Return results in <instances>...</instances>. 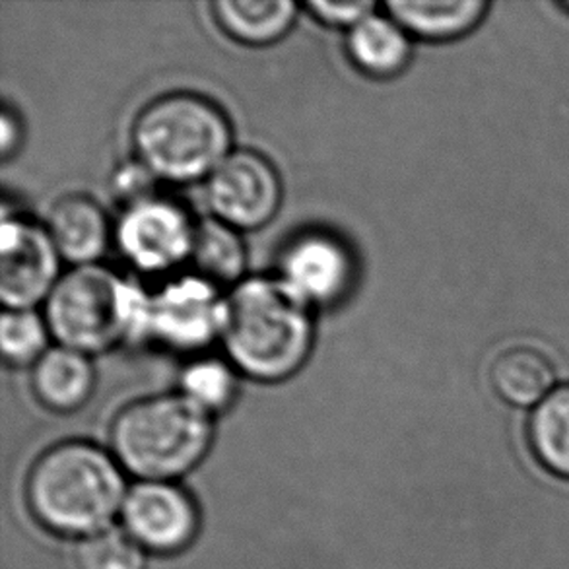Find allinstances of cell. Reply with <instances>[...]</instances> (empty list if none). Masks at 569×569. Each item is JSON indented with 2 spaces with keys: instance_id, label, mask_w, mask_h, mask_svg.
<instances>
[{
  "instance_id": "cell-1",
  "label": "cell",
  "mask_w": 569,
  "mask_h": 569,
  "mask_svg": "<svg viewBox=\"0 0 569 569\" xmlns=\"http://www.w3.org/2000/svg\"><path fill=\"white\" fill-rule=\"evenodd\" d=\"M226 360L239 376L280 383L300 373L316 347V309L278 277H247L226 292Z\"/></svg>"
},
{
  "instance_id": "cell-2",
  "label": "cell",
  "mask_w": 569,
  "mask_h": 569,
  "mask_svg": "<svg viewBox=\"0 0 569 569\" xmlns=\"http://www.w3.org/2000/svg\"><path fill=\"white\" fill-rule=\"evenodd\" d=\"M150 292L106 264L69 267L43 303L59 347L96 356L127 342H148Z\"/></svg>"
},
{
  "instance_id": "cell-3",
  "label": "cell",
  "mask_w": 569,
  "mask_h": 569,
  "mask_svg": "<svg viewBox=\"0 0 569 569\" xmlns=\"http://www.w3.org/2000/svg\"><path fill=\"white\" fill-rule=\"evenodd\" d=\"M134 158L160 183H204L236 150L230 117L197 92H171L140 109L131 129Z\"/></svg>"
},
{
  "instance_id": "cell-4",
  "label": "cell",
  "mask_w": 569,
  "mask_h": 569,
  "mask_svg": "<svg viewBox=\"0 0 569 569\" xmlns=\"http://www.w3.org/2000/svg\"><path fill=\"white\" fill-rule=\"evenodd\" d=\"M26 493L39 523L67 537L103 531L127 500L116 459L86 441L47 449L31 467Z\"/></svg>"
},
{
  "instance_id": "cell-5",
  "label": "cell",
  "mask_w": 569,
  "mask_h": 569,
  "mask_svg": "<svg viewBox=\"0 0 569 569\" xmlns=\"http://www.w3.org/2000/svg\"><path fill=\"white\" fill-rule=\"evenodd\" d=\"M212 433V416L179 391L163 392L121 408L111 426V447L134 477L166 482L207 455Z\"/></svg>"
},
{
  "instance_id": "cell-6",
  "label": "cell",
  "mask_w": 569,
  "mask_h": 569,
  "mask_svg": "<svg viewBox=\"0 0 569 569\" xmlns=\"http://www.w3.org/2000/svg\"><path fill=\"white\" fill-rule=\"evenodd\" d=\"M226 290L194 272L171 277L150 292L148 342L200 356L222 337Z\"/></svg>"
},
{
  "instance_id": "cell-7",
  "label": "cell",
  "mask_w": 569,
  "mask_h": 569,
  "mask_svg": "<svg viewBox=\"0 0 569 569\" xmlns=\"http://www.w3.org/2000/svg\"><path fill=\"white\" fill-rule=\"evenodd\" d=\"M197 222L181 202L160 192L123 208L113 246L142 274H168L191 261Z\"/></svg>"
},
{
  "instance_id": "cell-8",
  "label": "cell",
  "mask_w": 569,
  "mask_h": 569,
  "mask_svg": "<svg viewBox=\"0 0 569 569\" xmlns=\"http://www.w3.org/2000/svg\"><path fill=\"white\" fill-rule=\"evenodd\" d=\"M204 202L216 220L253 231L272 222L282 204V179L267 156L236 148L204 181Z\"/></svg>"
},
{
  "instance_id": "cell-9",
  "label": "cell",
  "mask_w": 569,
  "mask_h": 569,
  "mask_svg": "<svg viewBox=\"0 0 569 569\" xmlns=\"http://www.w3.org/2000/svg\"><path fill=\"white\" fill-rule=\"evenodd\" d=\"M61 254L46 223L23 214H2L0 300L4 309H38L64 274Z\"/></svg>"
},
{
  "instance_id": "cell-10",
  "label": "cell",
  "mask_w": 569,
  "mask_h": 569,
  "mask_svg": "<svg viewBox=\"0 0 569 569\" xmlns=\"http://www.w3.org/2000/svg\"><path fill=\"white\" fill-rule=\"evenodd\" d=\"M277 277L309 308H332L352 292L358 264L352 247L337 233L300 231L282 247Z\"/></svg>"
},
{
  "instance_id": "cell-11",
  "label": "cell",
  "mask_w": 569,
  "mask_h": 569,
  "mask_svg": "<svg viewBox=\"0 0 569 569\" xmlns=\"http://www.w3.org/2000/svg\"><path fill=\"white\" fill-rule=\"evenodd\" d=\"M127 532L140 547L178 552L191 542L199 516L191 498L178 486L144 482L132 488L123 506Z\"/></svg>"
},
{
  "instance_id": "cell-12",
  "label": "cell",
  "mask_w": 569,
  "mask_h": 569,
  "mask_svg": "<svg viewBox=\"0 0 569 569\" xmlns=\"http://www.w3.org/2000/svg\"><path fill=\"white\" fill-rule=\"evenodd\" d=\"M43 223L62 261L70 267L98 264L113 246L116 223L98 200L82 192L54 200Z\"/></svg>"
},
{
  "instance_id": "cell-13",
  "label": "cell",
  "mask_w": 569,
  "mask_h": 569,
  "mask_svg": "<svg viewBox=\"0 0 569 569\" xmlns=\"http://www.w3.org/2000/svg\"><path fill=\"white\" fill-rule=\"evenodd\" d=\"M412 41L389 12L376 10L347 31V54L366 77L391 80L402 74L412 61Z\"/></svg>"
},
{
  "instance_id": "cell-14",
  "label": "cell",
  "mask_w": 569,
  "mask_h": 569,
  "mask_svg": "<svg viewBox=\"0 0 569 569\" xmlns=\"http://www.w3.org/2000/svg\"><path fill=\"white\" fill-rule=\"evenodd\" d=\"M96 389V368L90 356L53 347L31 368V391L54 412H72L84 407Z\"/></svg>"
},
{
  "instance_id": "cell-15",
  "label": "cell",
  "mask_w": 569,
  "mask_h": 569,
  "mask_svg": "<svg viewBox=\"0 0 569 569\" xmlns=\"http://www.w3.org/2000/svg\"><path fill=\"white\" fill-rule=\"evenodd\" d=\"M490 8L492 4L486 0H391L385 4V12H389L410 38L443 43L467 38L485 22Z\"/></svg>"
},
{
  "instance_id": "cell-16",
  "label": "cell",
  "mask_w": 569,
  "mask_h": 569,
  "mask_svg": "<svg viewBox=\"0 0 569 569\" xmlns=\"http://www.w3.org/2000/svg\"><path fill=\"white\" fill-rule=\"evenodd\" d=\"M490 383L509 407L532 410L558 387V371L545 350L517 345L493 358Z\"/></svg>"
},
{
  "instance_id": "cell-17",
  "label": "cell",
  "mask_w": 569,
  "mask_h": 569,
  "mask_svg": "<svg viewBox=\"0 0 569 569\" xmlns=\"http://www.w3.org/2000/svg\"><path fill=\"white\" fill-rule=\"evenodd\" d=\"M214 20L223 33L249 47H267L288 36L300 4L292 0H216Z\"/></svg>"
},
{
  "instance_id": "cell-18",
  "label": "cell",
  "mask_w": 569,
  "mask_h": 569,
  "mask_svg": "<svg viewBox=\"0 0 569 569\" xmlns=\"http://www.w3.org/2000/svg\"><path fill=\"white\" fill-rule=\"evenodd\" d=\"M192 272L208 282L230 290L247 278V246L243 231L212 216L197 222L191 253Z\"/></svg>"
},
{
  "instance_id": "cell-19",
  "label": "cell",
  "mask_w": 569,
  "mask_h": 569,
  "mask_svg": "<svg viewBox=\"0 0 569 569\" xmlns=\"http://www.w3.org/2000/svg\"><path fill=\"white\" fill-rule=\"evenodd\" d=\"M532 455L556 477L569 480V383H560L532 408L527 422Z\"/></svg>"
},
{
  "instance_id": "cell-20",
  "label": "cell",
  "mask_w": 569,
  "mask_h": 569,
  "mask_svg": "<svg viewBox=\"0 0 569 569\" xmlns=\"http://www.w3.org/2000/svg\"><path fill=\"white\" fill-rule=\"evenodd\" d=\"M238 389L239 371L226 358L194 356L179 376V392L210 416L230 408Z\"/></svg>"
},
{
  "instance_id": "cell-21",
  "label": "cell",
  "mask_w": 569,
  "mask_h": 569,
  "mask_svg": "<svg viewBox=\"0 0 569 569\" xmlns=\"http://www.w3.org/2000/svg\"><path fill=\"white\" fill-rule=\"evenodd\" d=\"M51 331L38 309H4L0 319V350L4 362L33 368L51 345Z\"/></svg>"
},
{
  "instance_id": "cell-22",
  "label": "cell",
  "mask_w": 569,
  "mask_h": 569,
  "mask_svg": "<svg viewBox=\"0 0 569 569\" xmlns=\"http://www.w3.org/2000/svg\"><path fill=\"white\" fill-rule=\"evenodd\" d=\"M80 569H144V548L129 532L103 529L86 537L77 548Z\"/></svg>"
},
{
  "instance_id": "cell-23",
  "label": "cell",
  "mask_w": 569,
  "mask_h": 569,
  "mask_svg": "<svg viewBox=\"0 0 569 569\" xmlns=\"http://www.w3.org/2000/svg\"><path fill=\"white\" fill-rule=\"evenodd\" d=\"M160 181L144 163L132 158L129 162L121 163L111 176V192L119 200L121 207L127 208L137 204L140 200L150 199L160 194Z\"/></svg>"
},
{
  "instance_id": "cell-24",
  "label": "cell",
  "mask_w": 569,
  "mask_h": 569,
  "mask_svg": "<svg viewBox=\"0 0 569 569\" xmlns=\"http://www.w3.org/2000/svg\"><path fill=\"white\" fill-rule=\"evenodd\" d=\"M303 8L316 18L317 22L348 31L352 30L356 23L362 22L363 18L373 14L378 10V4L368 0H352V2L313 0V2H306Z\"/></svg>"
},
{
  "instance_id": "cell-25",
  "label": "cell",
  "mask_w": 569,
  "mask_h": 569,
  "mask_svg": "<svg viewBox=\"0 0 569 569\" xmlns=\"http://www.w3.org/2000/svg\"><path fill=\"white\" fill-rule=\"evenodd\" d=\"M23 140V123L18 111L4 106L2 109V117H0V152L2 158L8 160L18 152V148L22 144Z\"/></svg>"
}]
</instances>
